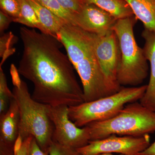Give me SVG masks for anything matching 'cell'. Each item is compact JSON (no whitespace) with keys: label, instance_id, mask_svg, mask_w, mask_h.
<instances>
[{"label":"cell","instance_id":"cell-1","mask_svg":"<svg viewBox=\"0 0 155 155\" xmlns=\"http://www.w3.org/2000/svg\"><path fill=\"white\" fill-rule=\"evenodd\" d=\"M19 33L23 50L17 69L33 83L32 98L52 107L84 102L83 89L69 57L61 50V42L34 28L22 27Z\"/></svg>","mask_w":155,"mask_h":155},{"label":"cell","instance_id":"cell-2","mask_svg":"<svg viewBox=\"0 0 155 155\" xmlns=\"http://www.w3.org/2000/svg\"><path fill=\"white\" fill-rule=\"evenodd\" d=\"M97 36L76 25L67 23L57 38L65 48L80 77L84 102L110 95L96 53Z\"/></svg>","mask_w":155,"mask_h":155},{"label":"cell","instance_id":"cell-3","mask_svg":"<svg viewBox=\"0 0 155 155\" xmlns=\"http://www.w3.org/2000/svg\"><path fill=\"white\" fill-rule=\"evenodd\" d=\"M90 141L111 135L140 137L155 132V112L140 103H129L116 116L87 124Z\"/></svg>","mask_w":155,"mask_h":155},{"label":"cell","instance_id":"cell-4","mask_svg":"<svg viewBox=\"0 0 155 155\" xmlns=\"http://www.w3.org/2000/svg\"><path fill=\"white\" fill-rule=\"evenodd\" d=\"M134 16L117 20L113 30L119 40L121 60L118 74L120 85L136 87L148 74V61L143 48L137 45L134 32Z\"/></svg>","mask_w":155,"mask_h":155},{"label":"cell","instance_id":"cell-5","mask_svg":"<svg viewBox=\"0 0 155 155\" xmlns=\"http://www.w3.org/2000/svg\"><path fill=\"white\" fill-rule=\"evenodd\" d=\"M12 92L19 107V135L24 140L32 136L44 151L49 152L54 125L48 114V105L34 100L23 81Z\"/></svg>","mask_w":155,"mask_h":155},{"label":"cell","instance_id":"cell-6","mask_svg":"<svg viewBox=\"0 0 155 155\" xmlns=\"http://www.w3.org/2000/svg\"><path fill=\"white\" fill-rule=\"evenodd\" d=\"M147 85L123 87L119 91L94 101L69 107V117L76 126L83 127L94 122L116 116L126 105L141 99Z\"/></svg>","mask_w":155,"mask_h":155},{"label":"cell","instance_id":"cell-7","mask_svg":"<svg viewBox=\"0 0 155 155\" xmlns=\"http://www.w3.org/2000/svg\"><path fill=\"white\" fill-rule=\"evenodd\" d=\"M69 107L48 105V114L54 125L52 140L63 145L78 149L90 141L87 127H78L69 119Z\"/></svg>","mask_w":155,"mask_h":155},{"label":"cell","instance_id":"cell-8","mask_svg":"<svg viewBox=\"0 0 155 155\" xmlns=\"http://www.w3.org/2000/svg\"><path fill=\"white\" fill-rule=\"evenodd\" d=\"M96 53L110 94L121 88L118 80L121 60L119 40L114 31L104 36H97Z\"/></svg>","mask_w":155,"mask_h":155},{"label":"cell","instance_id":"cell-9","mask_svg":"<svg viewBox=\"0 0 155 155\" xmlns=\"http://www.w3.org/2000/svg\"><path fill=\"white\" fill-rule=\"evenodd\" d=\"M149 134L140 137L111 135L105 138L90 141L77 149L81 155H97L104 153L123 155H137L150 144Z\"/></svg>","mask_w":155,"mask_h":155},{"label":"cell","instance_id":"cell-10","mask_svg":"<svg viewBox=\"0 0 155 155\" xmlns=\"http://www.w3.org/2000/svg\"><path fill=\"white\" fill-rule=\"evenodd\" d=\"M78 26L98 36H104L113 31L117 19L107 12L91 4L84 6L76 15Z\"/></svg>","mask_w":155,"mask_h":155},{"label":"cell","instance_id":"cell-11","mask_svg":"<svg viewBox=\"0 0 155 155\" xmlns=\"http://www.w3.org/2000/svg\"><path fill=\"white\" fill-rule=\"evenodd\" d=\"M19 121V107L14 97L10 101L7 112L0 115V155H14Z\"/></svg>","mask_w":155,"mask_h":155},{"label":"cell","instance_id":"cell-12","mask_svg":"<svg viewBox=\"0 0 155 155\" xmlns=\"http://www.w3.org/2000/svg\"><path fill=\"white\" fill-rule=\"evenodd\" d=\"M142 36L145 40L143 49L146 58L150 63V74L146 91L140 100V103L143 106L155 112V32L144 29Z\"/></svg>","mask_w":155,"mask_h":155},{"label":"cell","instance_id":"cell-13","mask_svg":"<svg viewBox=\"0 0 155 155\" xmlns=\"http://www.w3.org/2000/svg\"><path fill=\"white\" fill-rule=\"evenodd\" d=\"M27 1L35 11L40 22L42 28L41 32L57 38L61 28L67 22L42 5L37 0Z\"/></svg>","mask_w":155,"mask_h":155},{"label":"cell","instance_id":"cell-14","mask_svg":"<svg viewBox=\"0 0 155 155\" xmlns=\"http://www.w3.org/2000/svg\"><path fill=\"white\" fill-rule=\"evenodd\" d=\"M144 29L155 32V0H125Z\"/></svg>","mask_w":155,"mask_h":155},{"label":"cell","instance_id":"cell-15","mask_svg":"<svg viewBox=\"0 0 155 155\" xmlns=\"http://www.w3.org/2000/svg\"><path fill=\"white\" fill-rule=\"evenodd\" d=\"M87 4L95 5L107 12L117 20L134 16L125 0H83Z\"/></svg>","mask_w":155,"mask_h":155},{"label":"cell","instance_id":"cell-16","mask_svg":"<svg viewBox=\"0 0 155 155\" xmlns=\"http://www.w3.org/2000/svg\"><path fill=\"white\" fill-rule=\"evenodd\" d=\"M20 12L19 17L14 19V22L26 25L31 28H36L41 31L40 22L35 11L27 0H19Z\"/></svg>","mask_w":155,"mask_h":155},{"label":"cell","instance_id":"cell-17","mask_svg":"<svg viewBox=\"0 0 155 155\" xmlns=\"http://www.w3.org/2000/svg\"><path fill=\"white\" fill-rule=\"evenodd\" d=\"M37 1L68 24L77 26L76 15L63 8L57 0Z\"/></svg>","mask_w":155,"mask_h":155},{"label":"cell","instance_id":"cell-18","mask_svg":"<svg viewBox=\"0 0 155 155\" xmlns=\"http://www.w3.org/2000/svg\"><path fill=\"white\" fill-rule=\"evenodd\" d=\"M14 97L13 92L8 87L5 75L0 67V115L5 114L8 109V104Z\"/></svg>","mask_w":155,"mask_h":155},{"label":"cell","instance_id":"cell-19","mask_svg":"<svg viewBox=\"0 0 155 155\" xmlns=\"http://www.w3.org/2000/svg\"><path fill=\"white\" fill-rule=\"evenodd\" d=\"M1 11L13 17L14 19L19 17L20 12L19 0H0Z\"/></svg>","mask_w":155,"mask_h":155},{"label":"cell","instance_id":"cell-20","mask_svg":"<svg viewBox=\"0 0 155 155\" xmlns=\"http://www.w3.org/2000/svg\"><path fill=\"white\" fill-rule=\"evenodd\" d=\"M49 155H81L77 150L52 141L50 146Z\"/></svg>","mask_w":155,"mask_h":155},{"label":"cell","instance_id":"cell-21","mask_svg":"<svg viewBox=\"0 0 155 155\" xmlns=\"http://www.w3.org/2000/svg\"><path fill=\"white\" fill-rule=\"evenodd\" d=\"M63 8L76 15L80 14L85 2L83 0H57Z\"/></svg>","mask_w":155,"mask_h":155},{"label":"cell","instance_id":"cell-22","mask_svg":"<svg viewBox=\"0 0 155 155\" xmlns=\"http://www.w3.org/2000/svg\"><path fill=\"white\" fill-rule=\"evenodd\" d=\"M14 22V19L9 15L0 11V31L3 32L8 28L11 22Z\"/></svg>","mask_w":155,"mask_h":155},{"label":"cell","instance_id":"cell-23","mask_svg":"<svg viewBox=\"0 0 155 155\" xmlns=\"http://www.w3.org/2000/svg\"><path fill=\"white\" fill-rule=\"evenodd\" d=\"M29 155H49V152L44 151L38 145L35 139L33 137L31 142Z\"/></svg>","mask_w":155,"mask_h":155},{"label":"cell","instance_id":"cell-24","mask_svg":"<svg viewBox=\"0 0 155 155\" xmlns=\"http://www.w3.org/2000/svg\"><path fill=\"white\" fill-rule=\"evenodd\" d=\"M12 38V35L11 34L5 35L4 36L1 38V50H0V54L1 57L4 55V54L7 51L8 46L10 44Z\"/></svg>","mask_w":155,"mask_h":155},{"label":"cell","instance_id":"cell-25","mask_svg":"<svg viewBox=\"0 0 155 155\" xmlns=\"http://www.w3.org/2000/svg\"><path fill=\"white\" fill-rule=\"evenodd\" d=\"M10 71H11V77H12V82L14 87H19L22 83V80L20 79L19 77L18 69H17L13 64H12Z\"/></svg>","mask_w":155,"mask_h":155},{"label":"cell","instance_id":"cell-26","mask_svg":"<svg viewBox=\"0 0 155 155\" xmlns=\"http://www.w3.org/2000/svg\"><path fill=\"white\" fill-rule=\"evenodd\" d=\"M32 138L33 137L30 136L25 139L23 141L22 147L15 155H29V148Z\"/></svg>","mask_w":155,"mask_h":155},{"label":"cell","instance_id":"cell-27","mask_svg":"<svg viewBox=\"0 0 155 155\" xmlns=\"http://www.w3.org/2000/svg\"><path fill=\"white\" fill-rule=\"evenodd\" d=\"M137 155H155V141Z\"/></svg>","mask_w":155,"mask_h":155},{"label":"cell","instance_id":"cell-28","mask_svg":"<svg viewBox=\"0 0 155 155\" xmlns=\"http://www.w3.org/2000/svg\"><path fill=\"white\" fill-rule=\"evenodd\" d=\"M24 140L22 138V137L19 134H18V137H17V139H16V141H15V143L14 145V155L16 154L19 151V150L22 147V143H23Z\"/></svg>","mask_w":155,"mask_h":155},{"label":"cell","instance_id":"cell-29","mask_svg":"<svg viewBox=\"0 0 155 155\" xmlns=\"http://www.w3.org/2000/svg\"><path fill=\"white\" fill-rule=\"evenodd\" d=\"M97 155H123L122 154L115 155L113 153H104L99 154Z\"/></svg>","mask_w":155,"mask_h":155}]
</instances>
